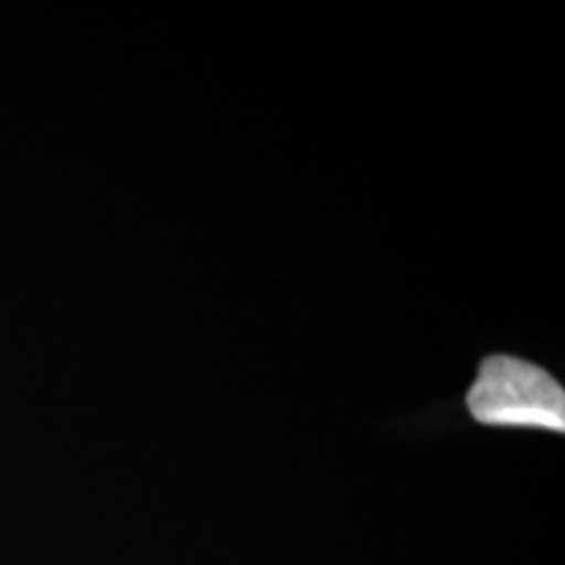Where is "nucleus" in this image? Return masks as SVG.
<instances>
[{"label":"nucleus","mask_w":565,"mask_h":565,"mask_svg":"<svg viewBox=\"0 0 565 565\" xmlns=\"http://www.w3.org/2000/svg\"><path fill=\"white\" fill-rule=\"evenodd\" d=\"M469 414L487 427L565 429V393L542 366L519 356L484 359L466 395Z\"/></svg>","instance_id":"nucleus-1"}]
</instances>
